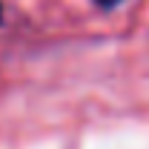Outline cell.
I'll use <instances>...</instances> for the list:
<instances>
[{
    "label": "cell",
    "mask_w": 149,
    "mask_h": 149,
    "mask_svg": "<svg viewBox=\"0 0 149 149\" xmlns=\"http://www.w3.org/2000/svg\"><path fill=\"white\" fill-rule=\"evenodd\" d=\"M120 3H126V0H95V6H100V9H106V12H109V9H118Z\"/></svg>",
    "instance_id": "1"
},
{
    "label": "cell",
    "mask_w": 149,
    "mask_h": 149,
    "mask_svg": "<svg viewBox=\"0 0 149 149\" xmlns=\"http://www.w3.org/2000/svg\"><path fill=\"white\" fill-rule=\"evenodd\" d=\"M0 23H3V3H0Z\"/></svg>",
    "instance_id": "2"
}]
</instances>
